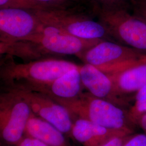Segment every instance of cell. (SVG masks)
Instances as JSON below:
<instances>
[{
    "mask_svg": "<svg viewBox=\"0 0 146 146\" xmlns=\"http://www.w3.org/2000/svg\"><path fill=\"white\" fill-rule=\"evenodd\" d=\"M122 146H146V133H133L129 136Z\"/></svg>",
    "mask_w": 146,
    "mask_h": 146,
    "instance_id": "ffe728a7",
    "label": "cell"
},
{
    "mask_svg": "<svg viewBox=\"0 0 146 146\" xmlns=\"http://www.w3.org/2000/svg\"><path fill=\"white\" fill-rule=\"evenodd\" d=\"M32 10L0 9V44H7L25 38L42 25Z\"/></svg>",
    "mask_w": 146,
    "mask_h": 146,
    "instance_id": "9c48e42d",
    "label": "cell"
},
{
    "mask_svg": "<svg viewBox=\"0 0 146 146\" xmlns=\"http://www.w3.org/2000/svg\"><path fill=\"white\" fill-rule=\"evenodd\" d=\"M95 16L116 42L146 54V21L128 8L96 9Z\"/></svg>",
    "mask_w": 146,
    "mask_h": 146,
    "instance_id": "5b68a950",
    "label": "cell"
},
{
    "mask_svg": "<svg viewBox=\"0 0 146 146\" xmlns=\"http://www.w3.org/2000/svg\"><path fill=\"white\" fill-rule=\"evenodd\" d=\"M138 126H139L143 131V133L146 134V114L143 115L139 121Z\"/></svg>",
    "mask_w": 146,
    "mask_h": 146,
    "instance_id": "603a6c76",
    "label": "cell"
},
{
    "mask_svg": "<svg viewBox=\"0 0 146 146\" xmlns=\"http://www.w3.org/2000/svg\"><path fill=\"white\" fill-rule=\"evenodd\" d=\"M43 24L55 27L74 36L84 39L114 41L106 27L90 9L32 10ZM115 42V41H114Z\"/></svg>",
    "mask_w": 146,
    "mask_h": 146,
    "instance_id": "277c9868",
    "label": "cell"
},
{
    "mask_svg": "<svg viewBox=\"0 0 146 146\" xmlns=\"http://www.w3.org/2000/svg\"><path fill=\"white\" fill-rule=\"evenodd\" d=\"M131 135L116 137L103 146H122Z\"/></svg>",
    "mask_w": 146,
    "mask_h": 146,
    "instance_id": "7402d4cb",
    "label": "cell"
},
{
    "mask_svg": "<svg viewBox=\"0 0 146 146\" xmlns=\"http://www.w3.org/2000/svg\"><path fill=\"white\" fill-rule=\"evenodd\" d=\"M11 90L15 91L26 101L34 114L56 127L66 136L72 137L74 122L73 116L62 104L40 92L22 90Z\"/></svg>",
    "mask_w": 146,
    "mask_h": 146,
    "instance_id": "ba28073f",
    "label": "cell"
},
{
    "mask_svg": "<svg viewBox=\"0 0 146 146\" xmlns=\"http://www.w3.org/2000/svg\"><path fill=\"white\" fill-rule=\"evenodd\" d=\"M16 146H49L42 141L28 136H24Z\"/></svg>",
    "mask_w": 146,
    "mask_h": 146,
    "instance_id": "44dd1931",
    "label": "cell"
},
{
    "mask_svg": "<svg viewBox=\"0 0 146 146\" xmlns=\"http://www.w3.org/2000/svg\"><path fill=\"white\" fill-rule=\"evenodd\" d=\"M58 103L67 108L73 117L85 119L110 129L134 132L136 127L129 117L128 109L88 92L76 99Z\"/></svg>",
    "mask_w": 146,
    "mask_h": 146,
    "instance_id": "3957f363",
    "label": "cell"
},
{
    "mask_svg": "<svg viewBox=\"0 0 146 146\" xmlns=\"http://www.w3.org/2000/svg\"><path fill=\"white\" fill-rule=\"evenodd\" d=\"M84 88L90 94L128 109L129 98L120 95L110 76L99 68L88 63L79 66Z\"/></svg>",
    "mask_w": 146,
    "mask_h": 146,
    "instance_id": "30bf717a",
    "label": "cell"
},
{
    "mask_svg": "<svg viewBox=\"0 0 146 146\" xmlns=\"http://www.w3.org/2000/svg\"><path fill=\"white\" fill-rule=\"evenodd\" d=\"M102 40L78 38L42 23L35 33L21 39V46L25 57L31 62L64 55H75L78 58Z\"/></svg>",
    "mask_w": 146,
    "mask_h": 146,
    "instance_id": "7a4b0ae2",
    "label": "cell"
},
{
    "mask_svg": "<svg viewBox=\"0 0 146 146\" xmlns=\"http://www.w3.org/2000/svg\"><path fill=\"white\" fill-rule=\"evenodd\" d=\"M89 4L96 9H112L130 7L131 0H87Z\"/></svg>",
    "mask_w": 146,
    "mask_h": 146,
    "instance_id": "ac0fdd59",
    "label": "cell"
},
{
    "mask_svg": "<svg viewBox=\"0 0 146 146\" xmlns=\"http://www.w3.org/2000/svg\"><path fill=\"white\" fill-rule=\"evenodd\" d=\"M144 52L119 43L102 40L83 53L78 58L99 68L107 74L140 58Z\"/></svg>",
    "mask_w": 146,
    "mask_h": 146,
    "instance_id": "52a82bcc",
    "label": "cell"
},
{
    "mask_svg": "<svg viewBox=\"0 0 146 146\" xmlns=\"http://www.w3.org/2000/svg\"><path fill=\"white\" fill-rule=\"evenodd\" d=\"M78 66L74 62L58 58L17 63L12 56L6 55L1 59L0 78L4 89L38 92Z\"/></svg>",
    "mask_w": 146,
    "mask_h": 146,
    "instance_id": "6da1fadb",
    "label": "cell"
},
{
    "mask_svg": "<svg viewBox=\"0 0 146 146\" xmlns=\"http://www.w3.org/2000/svg\"><path fill=\"white\" fill-rule=\"evenodd\" d=\"M25 135L49 146H70L61 131L33 113L27 122Z\"/></svg>",
    "mask_w": 146,
    "mask_h": 146,
    "instance_id": "5bb4252c",
    "label": "cell"
},
{
    "mask_svg": "<svg viewBox=\"0 0 146 146\" xmlns=\"http://www.w3.org/2000/svg\"><path fill=\"white\" fill-rule=\"evenodd\" d=\"M42 9H90L94 10L87 0H34Z\"/></svg>",
    "mask_w": 146,
    "mask_h": 146,
    "instance_id": "9a60e30c",
    "label": "cell"
},
{
    "mask_svg": "<svg viewBox=\"0 0 146 146\" xmlns=\"http://www.w3.org/2000/svg\"><path fill=\"white\" fill-rule=\"evenodd\" d=\"M42 9V7L34 0H0V9Z\"/></svg>",
    "mask_w": 146,
    "mask_h": 146,
    "instance_id": "e0dca14e",
    "label": "cell"
},
{
    "mask_svg": "<svg viewBox=\"0 0 146 146\" xmlns=\"http://www.w3.org/2000/svg\"><path fill=\"white\" fill-rule=\"evenodd\" d=\"M108 75L117 92L122 96L129 98V94L136 93L146 86V54Z\"/></svg>",
    "mask_w": 146,
    "mask_h": 146,
    "instance_id": "7c38bea8",
    "label": "cell"
},
{
    "mask_svg": "<svg viewBox=\"0 0 146 146\" xmlns=\"http://www.w3.org/2000/svg\"><path fill=\"white\" fill-rule=\"evenodd\" d=\"M130 7L134 14L146 21V0H131Z\"/></svg>",
    "mask_w": 146,
    "mask_h": 146,
    "instance_id": "d6986e66",
    "label": "cell"
},
{
    "mask_svg": "<svg viewBox=\"0 0 146 146\" xmlns=\"http://www.w3.org/2000/svg\"><path fill=\"white\" fill-rule=\"evenodd\" d=\"M134 103L128 109V116L131 121L136 126L141 117L146 114V86L135 93Z\"/></svg>",
    "mask_w": 146,
    "mask_h": 146,
    "instance_id": "2e32d148",
    "label": "cell"
},
{
    "mask_svg": "<svg viewBox=\"0 0 146 146\" xmlns=\"http://www.w3.org/2000/svg\"><path fill=\"white\" fill-rule=\"evenodd\" d=\"M33 111L25 100L14 90H5L0 95V131L2 139L16 145L25 135Z\"/></svg>",
    "mask_w": 146,
    "mask_h": 146,
    "instance_id": "8992f818",
    "label": "cell"
},
{
    "mask_svg": "<svg viewBox=\"0 0 146 146\" xmlns=\"http://www.w3.org/2000/svg\"><path fill=\"white\" fill-rule=\"evenodd\" d=\"M133 133L131 131L110 129L78 117L74 120L72 129V137L84 146H103L116 137Z\"/></svg>",
    "mask_w": 146,
    "mask_h": 146,
    "instance_id": "8fae6325",
    "label": "cell"
},
{
    "mask_svg": "<svg viewBox=\"0 0 146 146\" xmlns=\"http://www.w3.org/2000/svg\"><path fill=\"white\" fill-rule=\"evenodd\" d=\"M84 89L78 66L64 73L38 92L61 102L78 98L84 93Z\"/></svg>",
    "mask_w": 146,
    "mask_h": 146,
    "instance_id": "4fadbf2b",
    "label": "cell"
}]
</instances>
